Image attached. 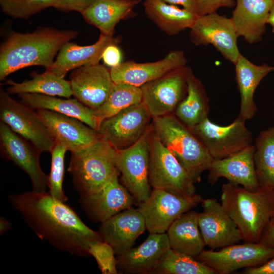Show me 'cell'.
I'll return each instance as SVG.
<instances>
[{
  "label": "cell",
  "instance_id": "cell-1",
  "mask_svg": "<svg viewBox=\"0 0 274 274\" xmlns=\"http://www.w3.org/2000/svg\"><path fill=\"white\" fill-rule=\"evenodd\" d=\"M8 200L39 238L59 250L87 257L89 245L103 241L98 231L90 228L70 206L48 191L11 194Z\"/></svg>",
  "mask_w": 274,
  "mask_h": 274
},
{
  "label": "cell",
  "instance_id": "cell-2",
  "mask_svg": "<svg viewBox=\"0 0 274 274\" xmlns=\"http://www.w3.org/2000/svg\"><path fill=\"white\" fill-rule=\"evenodd\" d=\"M78 33L75 30L46 27L30 33L12 32L1 46L0 80L30 66L49 68L58 51Z\"/></svg>",
  "mask_w": 274,
  "mask_h": 274
},
{
  "label": "cell",
  "instance_id": "cell-3",
  "mask_svg": "<svg viewBox=\"0 0 274 274\" xmlns=\"http://www.w3.org/2000/svg\"><path fill=\"white\" fill-rule=\"evenodd\" d=\"M221 203L236 224L242 240L258 243L274 217V189L260 187L251 191L228 182L222 186Z\"/></svg>",
  "mask_w": 274,
  "mask_h": 274
},
{
  "label": "cell",
  "instance_id": "cell-4",
  "mask_svg": "<svg viewBox=\"0 0 274 274\" xmlns=\"http://www.w3.org/2000/svg\"><path fill=\"white\" fill-rule=\"evenodd\" d=\"M117 153V150L100 135L91 144L71 152L68 171L79 196L97 191L120 175Z\"/></svg>",
  "mask_w": 274,
  "mask_h": 274
},
{
  "label": "cell",
  "instance_id": "cell-5",
  "mask_svg": "<svg viewBox=\"0 0 274 274\" xmlns=\"http://www.w3.org/2000/svg\"><path fill=\"white\" fill-rule=\"evenodd\" d=\"M161 142L175 156L194 182L213 161L208 151L190 128L174 114L152 118V124Z\"/></svg>",
  "mask_w": 274,
  "mask_h": 274
},
{
  "label": "cell",
  "instance_id": "cell-6",
  "mask_svg": "<svg viewBox=\"0 0 274 274\" xmlns=\"http://www.w3.org/2000/svg\"><path fill=\"white\" fill-rule=\"evenodd\" d=\"M148 144L149 179L151 187L184 197L195 195V183L174 154L161 142L152 124Z\"/></svg>",
  "mask_w": 274,
  "mask_h": 274
},
{
  "label": "cell",
  "instance_id": "cell-7",
  "mask_svg": "<svg viewBox=\"0 0 274 274\" xmlns=\"http://www.w3.org/2000/svg\"><path fill=\"white\" fill-rule=\"evenodd\" d=\"M240 115L230 124L221 126L207 117L190 128L213 160L231 156L252 145V132Z\"/></svg>",
  "mask_w": 274,
  "mask_h": 274
},
{
  "label": "cell",
  "instance_id": "cell-8",
  "mask_svg": "<svg viewBox=\"0 0 274 274\" xmlns=\"http://www.w3.org/2000/svg\"><path fill=\"white\" fill-rule=\"evenodd\" d=\"M0 119L13 131L33 144L41 153L51 152L55 141L36 111L0 89Z\"/></svg>",
  "mask_w": 274,
  "mask_h": 274
},
{
  "label": "cell",
  "instance_id": "cell-9",
  "mask_svg": "<svg viewBox=\"0 0 274 274\" xmlns=\"http://www.w3.org/2000/svg\"><path fill=\"white\" fill-rule=\"evenodd\" d=\"M150 125L136 143L117 150L116 159L122 185L139 204L147 199L152 191L149 179Z\"/></svg>",
  "mask_w": 274,
  "mask_h": 274
},
{
  "label": "cell",
  "instance_id": "cell-10",
  "mask_svg": "<svg viewBox=\"0 0 274 274\" xmlns=\"http://www.w3.org/2000/svg\"><path fill=\"white\" fill-rule=\"evenodd\" d=\"M202 199L198 194L184 197L153 188L148 198L139 204L138 209L150 233H162L166 232L175 220L196 207Z\"/></svg>",
  "mask_w": 274,
  "mask_h": 274
},
{
  "label": "cell",
  "instance_id": "cell-11",
  "mask_svg": "<svg viewBox=\"0 0 274 274\" xmlns=\"http://www.w3.org/2000/svg\"><path fill=\"white\" fill-rule=\"evenodd\" d=\"M189 37L196 46L212 45L234 64L241 54L237 44L238 36L231 18L217 12L198 16L190 28Z\"/></svg>",
  "mask_w": 274,
  "mask_h": 274
},
{
  "label": "cell",
  "instance_id": "cell-12",
  "mask_svg": "<svg viewBox=\"0 0 274 274\" xmlns=\"http://www.w3.org/2000/svg\"><path fill=\"white\" fill-rule=\"evenodd\" d=\"M151 119L142 101L103 120L97 132L116 150H123L140 140L150 125Z\"/></svg>",
  "mask_w": 274,
  "mask_h": 274
},
{
  "label": "cell",
  "instance_id": "cell-13",
  "mask_svg": "<svg viewBox=\"0 0 274 274\" xmlns=\"http://www.w3.org/2000/svg\"><path fill=\"white\" fill-rule=\"evenodd\" d=\"M189 68H180L141 87L142 102L152 118L174 114L187 94Z\"/></svg>",
  "mask_w": 274,
  "mask_h": 274
},
{
  "label": "cell",
  "instance_id": "cell-14",
  "mask_svg": "<svg viewBox=\"0 0 274 274\" xmlns=\"http://www.w3.org/2000/svg\"><path fill=\"white\" fill-rule=\"evenodd\" d=\"M274 257V249L258 243L233 244L219 251L203 250L197 259L219 274H229L243 268L263 264Z\"/></svg>",
  "mask_w": 274,
  "mask_h": 274
},
{
  "label": "cell",
  "instance_id": "cell-15",
  "mask_svg": "<svg viewBox=\"0 0 274 274\" xmlns=\"http://www.w3.org/2000/svg\"><path fill=\"white\" fill-rule=\"evenodd\" d=\"M0 147L3 156L28 176L32 190L46 191L47 175L40 163L41 152L2 121H0Z\"/></svg>",
  "mask_w": 274,
  "mask_h": 274
},
{
  "label": "cell",
  "instance_id": "cell-16",
  "mask_svg": "<svg viewBox=\"0 0 274 274\" xmlns=\"http://www.w3.org/2000/svg\"><path fill=\"white\" fill-rule=\"evenodd\" d=\"M201 203L203 212L198 222L206 246L222 248L242 240L236 224L216 198L202 199Z\"/></svg>",
  "mask_w": 274,
  "mask_h": 274
},
{
  "label": "cell",
  "instance_id": "cell-17",
  "mask_svg": "<svg viewBox=\"0 0 274 274\" xmlns=\"http://www.w3.org/2000/svg\"><path fill=\"white\" fill-rule=\"evenodd\" d=\"M183 51L173 50L162 59L154 62L139 63L133 60L121 62L110 68L114 83H126L137 87L158 79L175 70L187 66Z\"/></svg>",
  "mask_w": 274,
  "mask_h": 274
},
{
  "label": "cell",
  "instance_id": "cell-18",
  "mask_svg": "<svg viewBox=\"0 0 274 274\" xmlns=\"http://www.w3.org/2000/svg\"><path fill=\"white\" fill-rule=\"evenodd\" d=\"M69 81L75 98L94 110L106 100L114 85L110 69L99 63L74 70Z\"/></svg>",
  "mask_w": 274,
  "mask_h": 274
},
{
  "label": "cell",
  "instance_id": "cell-19",
  "mask_svg": "<svg viewBox=\"0 0 274 274\" xmlns=\"http://www.w3.org/2000/svg\"><path fill=\"white\" fill-rule=\"evenodd\" d=\"M117 175L101 189L79 196V204L88 218L102 223L114 215L131 208L135 200Z\"/></svg>",
  "mask_w": 274,
  "mask_h": 274
},
{
  "label": "cell",
  "instance_id": "cell-20",
  "mask_svg": "<svg viewBox=\"0 0 274 274\" xmlns=\"http://www.w3.org/2000/svg\"><path fill=\"white\" fill-rule=\"evenodd\" d=\"M36 111L55 142L71 152L91 144L99 136L96 130L77 118L45 109Z\"/></svg>",
  "mask_w": 274,
  "mask_h": 274
},
{
  "label": "cell",
  "instance_id": "cell-21",
  "mask_svg": "<svg viewBox=\"0 0 274 274\" xmlns=\"http://www.w3.org/2000/svg\"><path fill=\"white\" fill-rule=\"evenodd\" d=\"M146 230L142 215L138 209L131 207L101 223L98 231L103 241L113 248L118 256L130 249Z\"/></svg>",
  "mask_w": 274,
  "mask_h": 274
},
{
  "label": "cell",
  "instance_id": "cell-22",
  "mask_svg": "<svg viewBox=\"0 0 274 274\" xmlns=\"http://www.w3.org/2000/svg\"><path fill=\"white\" fill-rule=\"evenodd\" d=\"M254 146L251 145L227 158L214 160L209 170L208 181L214 185L221 178L251 191L259 187L254 164Z\"/></svg>",
  "mask_w": 274,
  "mask_h": 274
},
{
  "label": "cell",
  "instance_id": "cell-23",
  "mask_svg": "<svg viewBox=\"0 0 274 274\" xmlns=\"http://www.w3.org/2000/svg\"><path fill=\"white\" fill-rule=\"evenodd\" d=\"M274 0H236L230 17L238 37L249 44L260 42Z\"/></svg>",
  "mask_w": 274,
  "mask_h": 274
},
{
  "label": "cell",
  "instance_id": "cell-24",
  "mask_svg": "<svg viewBox=\"0 0 274 274\" xmlns=\"http://www.w3.org/2000/svg\"><path fill=\"white\" fill-rule=\"evenodd\" d=\"M119 40L113 35L100 33L98 40L92 45L80 46L67 42L61 48L51 66L46 70L64 78L71 70L99 63L106 48L111 44H117Z\"/></svg>",
  "mask_w": 274,
  "mask_h": 274
},
{
  "label": "cell",
  "instance_id": "cell-25",
  "mask_svg": "<svg viewBox=\"0 0 274 274\" xmlns=\"http://www.w3.org/2000/svg\"><path fill=\"white\" fill-rule=\"evenodd\" d=\"M170 248L166 233H150L139 246L116 256L122 273L150 274L164 253Z\"/></svg>",
  "mask_w": 274,
  "mask_h": 274
},
{
  "label": "cell",
  "instance_id": "cell-26",
  "mask_svg": "<svg viewBox=\"0 0 274 274\" xmlns=\"http://www.w3.org/2000/svg\"><path fill=\"white\" fill-rule=\"evenodd\" d=\"M234 65L235 80L241 96L239 115L245 120L251 119L257 110L254 100L256 88L267 74L274 71V66L265 63L255 64L242 54Z\"/></svg>",
  "mask_w": 274,
  "mask_h": 274
},
{
  "label": "cell",
  "instance_id": "cell-27",
  "mask_svg": "<svg viewBox=\"0 0 274 274\" xmlns=\"http://www.w3.org/2000/svg\"><path fill=\"white\" fill-rule=\"evenodd\" d=\"M142 0H96L81 14L87 23L100 33L113 35L116 25L134 14L133 9Z\"/></svg>",
  "mask_w": 274,
  "mask_h": 274
},
{
  "label": "cell",
  "instance_id": "cell-28",
  "mask_svg": "<svg viewBox=\"0 0 274 274\" xmlns=\"http://www.w3.org/2000/svg\"><path fill=\"white\" fill-rule=\"evenodd\" d=\"M21 101L35 110L45 109L77 118L97 130L100 122L96 110L89 108L76 98H60L37 93L18 94Z\"/></svg>",
  "mask_w": 274,
  "mask_h": 274
},
{
  "label": "cell",
  "instance_id": "cell-29",
  "mask_svg": "<svg viewBox=\"0 0 274 274\" xmlns=\"http://www.w3.org/2000/svg\"><path fill=\"white\" fill-rule=\"evenodd\" d=\"M198 214L192 210L184 213L166 231L172 249L196 259L206 246L198 226Z\"/></svg>",
  "mask_w": 274,
  "mask_h": 274
},
{
  "label": "cell",
  "instance_id": "cell-30",
  "mask_svg": "<svg viewBox=\"0 0 274 274\" xmlns=\"http://www.w3.org/2000/svg\"><path fill=\"white\" fill-rule=\"evenodd\" d=\"M143 5L148 17L169 36L176 35L186 29H190L198 16L183 8L162 0H145Z\"/></svg>",
  "mask_w": 274,
  "mask_h": 274
},
{
  "label": "cell",
  "instance_id": "cell-31",
  "mask_svg": "<svg viewBox=\"0 0 274 274\" xmlns=\"http://www.w3.org/2000/svg\"><path fill=\"white\" fill-rule=\"evenodd\" d=\"M187 94L176 108L175 115L189 128L208 117L210 106L204 86L190 67L187 75Z\"/></svg>",
  "mask_w": 274,
  "mask_h": 274
},
{
  "label": "cell",
  "instance_id": "cell-32",
  "mask_svg": "<svg viewBox=\"0 0 274 274\" xmlns=\"http://www.w3.org/2000/svg\"><path fill=\"white\" fill-rule=\"evenodd\" d=\"M32 78L21 83L9 80L7 89L9 94L37 93L70 98L73 95L69 81L46 70L42 74L33 72Z\"/></svg>",
  "mask_w": 274,
  "mask_h": 274
},
{
  "label": "cell",
  "instance_id": "cell-33",
  "mask_svg": "<svg viewBox=\"0 0 274 274\" xmlns=\"http://www.w3.org/2000/svg\"><path fill=\"white\" fill-rule=\"evenodd\" d=\"M253 145L254 164L259 186L274 189V127L261 131Z\"/></svg>",
  "mask_w": 274,
  "mask_h": 274
},
{
  "label": "cell",
  "instance_id": "cell-34",
  "mask_svg": "<svg viewBox=\"0 0 274 274\" xmlns=\"http://www.w3.org/2000/svg\"><path fill=\"white\" fill-rule=\"evenodd\" d=\"M150 274H217L212 268L189 255L168 249Z\"/></svg>",
  "mask_w": 274,
  "mask_h": 274
},
{
  "label": "cell",
  "instance_id": "cell-35",
  "mask_svg": "<svg viewBox=\"0 0 274 274\" xmlns=\"http://www.w3.org/2000/svg\"><path fill=\"white\" fill-rule=\"evenodd\" d=\"M143 100L141 87L126 83H114L106 100L97 110L96 114L101 122L120 111Z\"/></svg>",
  "mask_w": 274,
  "mask_h": 274
},
{
  "label": "cell",
  "instance_id": "cell-36",
  "mask_svg": "<svg viewBox=\"0 0 274 274\" xmlns=\"http://www.w3.org/2000/svg\"><path fill=\"white\" fill-rule=\"evenodd\" d=\"M67 151L61 144L55 142L50 152L51 164L50 173L47 175V184L49 193L56 199L65 202L68 198L63 189L64 175V157Z\"/></svg>",
  "mask_w": 274,
  "mask_h": 274
},
{
  "label": "cell",
  "instance_id": "cell-37",
  "mask_svg": "<svg viewBox=\"0 0 274 274\" xmlns=\"http://www.w3.org/2000/svg\"><path fill=\"white\" fill-rule=\"evenodd\" d=\"M55 2V0H0V5L6 15L26 20L46 8L53 7Z\"/></svg>",
  "mask_w": 274,
  "mask_h": 274
},
{
  "label": "cell",
  "instance_id": "cell-38",
  "mask_svg": "<svg viewBox=\"0 0 274 274\" xmlns=\"http://www.w3.org/2000/svg\"><path fill=\"white\" fill-rule=\"evenodd\" d=\"M88 253L95 259L102 274H117V261L113 248L104 241L91 243Z\"/></svg>",
  "mask_w": 274,
  "mask_h": 274
},
{
  "label": "cell",
  "instance_id": "cell-39",
  "mask_svg": "<svg viewBox=\"0 0 274 274\" xmlns=\"http://www.w3.org/2000/svg\"><path fill=\"white\" fill-rule=\"evenodd\" d=\"M197 14L202 16L217 12L221 8H233L235 7L234 0H196Z\"/></svg>",
  "mask_w": 274,
  "mask_h": 274
},
{
  "label": "cell",
  "instance_id": "cell-40",
  "mask_svg": "<svg viewBox=\"0 0 274 274\" xmlns=\"http://www.w3.org/2000/svg\"><path fill=\"white\" fill-rule=\"evenodd\" d=\"M96 0H55L53 8L62 12L75 11L81 13Z\"/></svg>",
  "mask_w": 274,
  "mask_h": 274
},
{
  "label": "cell",
  "instance_id": "cell-41",
  "mask_svg": "<svg viewBox=\"0 0 274 274\" xmlns=\"http://www.w3.org/2000/svg\"><path fill=\"white\" fill-rule=\"evenodd\" d=\"M122 54L117 44H111L105 49L102 59L105 63L111 67H115L121 63Z\"/></svg>",
  "mask_w": 274,
  "mask_h": 274
},
{
  "label": "cell",
  "instance_id": "cell-42",
  "mask_svg": "<svg viewBox=\"0 0 274 274\" xmlns=\"http://www.w3.org/2000/svg\"><path fill=\"white\" fill-rule=\"evenodd\" d=\"M258 243L274 249V217L264 228Z\"/></svg>",
  "mask_w": 274,
  "mask_h": 274
},
{
  "label": "cell",
  "instance_id": "cell-43",
  "mask_svg": "<svg viewBox=\"0 0 274 274\" xmlns=\"http://www.w3.org/2000/svg\"><path fill=\"white\" fill-rule=\"evenodd\" d=\"M245 274H274V257L260 265L246 268Z\"/></svg>",
  "mask_w": 274,
  "mask_h": 274
},
{
  "label": "cell",
  "instance_id": "cell-44",
  "mask_svg": "<svg viewBox=\"0 0 274 274\" xmlns=\"http://www.w3.org/2000/svg\"><path fill=\"white\" fill-rule=\"evenodd\" d=\"M162 1L174 5H180L188 11L197 15V6L196 0H162Z\"/></svg>",
  "mask_w": 274,
  "mask_h": 274
},
{
  "label": "cell",
  "instance_id": "cell-45",
  "mask_svg": "<svg viewBox=\"0 0 274 274\" xmlns=\"http://www.w3.org/2000/svg\"><path fill=\"white\" fill-rule=\"evenodd\" d=\"M12 227L10 222L3 217L0 218V235H3Z\"/></svg>",
  "mask_w": 274,
  "mask_h": 274
},
{
  "label": "cell",
  "instance_id": "cell-46",
  "mask_svg": "<svg viewBox=\"0 0 274 274\" xmlns=\"http://www.w3.org/2000/svg\"><path fill=\"white\" fill-rule=\"evenodd\" d=\"M267 23L270 25L272 31L274 33V5L269 12L267 18Z\"/></svg>",
  "mask_w": 274,
  "mask_h": 274
},
{
  "label": "cell",
  "instance_id": "cell-47",
  "mask_svg": "<svg viewBox=\"0 0 274 274\" xmlns=\"http://www.w3.org/2000/svg\"><path fill=\"white\" fill-rule=\"evenodd\" d=\"M273 127H274V126H273Z\"/></svg>",
  "mask_w": 274,
  "mask_h": 274
}]
</instances>
